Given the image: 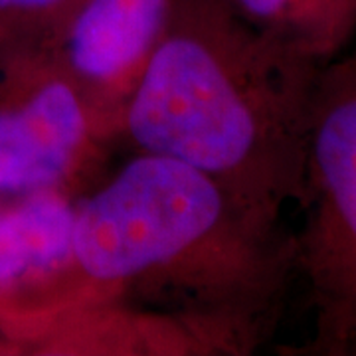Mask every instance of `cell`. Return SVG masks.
I'll use <instances>...</instances> for the list:
<instances>
[{
    "label": "cell",
    "mask_w": 356,
    "mask_h": 356,
    "mask_svg": "<svg viewBox=\"0 0 356 356\" xmlns=\"http://www.w3.org/2000/svg\"><path fill=\"white\" fill-rule=\"evenodd\" d=\"M88 309L137 321L156 353L254 355L275 334L297 245L202 170L137 153L77 196Z\"/></svg>",
    "instance_id": "1"
},
{
    "label": "cell",
    "mask_w": 356,
    "mask_h": 356,
    "mask_svg": "<svg viewBox=\"0 0 356 356\" xmlns=\"http://www.w3.org/2000/svg\"><path fill=\"white\" fill-rule=\"evenodd\" d=\"M323 67L242 22L226 0H177L129 97L121 139L182 161L281 220L305 200L311 103Z\"/></svg>",
    "instance_id": "2"
},
{
    "label": "cell",
    "mask_w": 356,
    "mask_h": 356,
    "mask_svg": "<svg viewBox=\"0 0 356 356\" xmlns=\"http://www.w3.org/2000/svg\"><path fill=\"white\" fill-rule=\"evenodd\" d=\"M305 222L295 234L313 334L299 356H356V42L317 77L305 161Z\"/></svg>",
    "instance_id": "3"
},
{
    "label": "cell",
    "mask_w": 356,
    "mask_h": 356,
    "mask_svg": "<svg viewBox=\"0 0 356 356\" xmlns=\"http://www.w3.org/2000/svg\"><path fill=\"white\" fill-rule=\"evenodd\" d=\"M115 140L42 40L0 42V198L83 194Z\"/></svg>",
    "instance_id": "4"
},
{
    "label": "cell",
    "mask_w": 356,
    "mask_h": 356,
    "mask_svg": "<svg viewBox=\"0 0 356 356\" xmlns=\"http://www.w3.org/2000/svg\"><path fill=\"white\" fill-rule=\"evenodd\" d=\"M175 4L177 0H72L40 38L117 139L125 105Z\"/></svg>",
    "instance_id": "5"
},
{
    "label": "cell",
    "mask_w": 356,
    "mask_h": 356,
    "mask_svg": "<svg viewBox=\"0 0 356 356\" xmlns=\"http://www.w3.org/2000/svg\"><path fill=\"white\" fill-rule=\"evenodd\" d=\"M77 194L40 191L0 208V311L40 318L44 329L88 305L76 255Z\"/></svg>",
    "instance_id": "6"
},
{
    "label": "cell",
    "mask_w": 356,
    "mask_h": 356,
    "mask_svg": "<svg viewBox=\"0 0 356 356\" xmlns=\"http://www.w3.org/2000/svg\"><path fill=\"white\" fill-rule=\"evenodd\" d=\"M242 22L325 67L356 42V0H226Z\"/></svg>",
    "instance_id": "7"
},
{
    "label": "cell",
    "mask_w": 356,
    "mask_h": 356,
    "mask_svg": "<svg viewBox=\"0 0 356 356\" xmlns=\"http://www.w3.org/2000/svg\"><path fill=\"white\" fill-rule=\"evenodd\" d=\"M72 0H0V42L42 38Z\"/></svg>",
    "instance_id": "8"
}]
</instances>
